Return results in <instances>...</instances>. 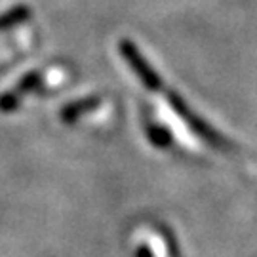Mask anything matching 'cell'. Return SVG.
<instances>
[{
  "label": "cell",
  "instance_id": "277c9868",
  "mask_svg": "<svg viewBox=\"0 0 257 257\" xmlns=\"http://www.w3.org/2000/svg\"><path fill=\"white\" fill-rule=\"evenodd\" d=\"M149 136H151V139L155 141L156 145H168V143H170V136H168V132L162 128L151 126V128H149Z\"/></svg>",
  "mask_w": 257,
  "mask_h": 257
},
{
  "label": "cell",
  "instance_id": "6da1fadb",
  "mask_svg": "<svg viewBox=\"0 0 257 257\" xmlns=\"http://www.w3.org/2000/svg\"><path fill=\"white\" fill-rule=\"evenodd\" d=\"M120 54L124 55V59L128 61L130 69L136 73L141 84L149 88V90H160L162 88V82H160V76L155 69L147 63V59L143 57V54L139 52V48L130 42V40H122L120 42Z\"/></svg>",
  "mask_w": 257,
  "mask_h": 257
},
{
  "label": "cell",
  "instance_id": "3957f363",
  "mask_svg": "<svg viewBox=\"0 0 257 257\" xmlns=\"http://www.w3.org/2000/svg\"><path fill=\"white\" fill-rule=\"evenodd\" d=\"M29 16V10L25 6H19L16 10H10L8 14H4V16H0V31L2 29H8L12 25H16L19 21H23V19Z\"/></svg>",
  "mask_w": 257,
  "mask_h": 257
},
{
  "label": "cell",
  "instance_id": "7a4b0ae2",
  "mask_svg": "<svg viewBox=\"0 0 257 257\" xmlns=\"http://www.w3.org/2000/svg\"><path fill=\"white\" fill-rule=\"evenodd\" d=\"M97 103H99L97 97H86V99L71 103V105H67V107L61 110V118H63L65 122H73V120H76L78 116H82L84 112L92 110Z\"/></svg>",
  "mask_w": 257,
  "mask_h": 257
}]
</instances>
